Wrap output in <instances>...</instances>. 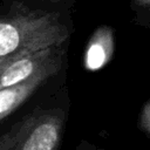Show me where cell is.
<instances>
[{
    "instance_id": "cell-1",
    "label": "cell",
    "mask_w": 150,
    "mask_h": 150,
    "mask_svg": "<svg viewBox=\"0 0 150 150\" xmlns=\"http://www.w3.org/2000/svg\"><path fill=\"white\" fill-rule=\"evenodd\" d=\"M68 36L67 26L56 14L12 5L0 14V73L32 52L61 46Z\"/></svg>"
},
{
    "instance_id": "cell-2",
    "label": "cell",
    "mask_w": 150,
    "mask_h": 150,
    "mask_svg": "<svg viewBox=\"0 0 150 150\" xmlns=\"http://www.w3.org/2000/svg\"><path fill=\"white\" fill-rule=\"evenodd\" d=\"M63 120L59 109L36 110L0 136V150H57Z\"/></svg>"
},
{
    "instance_id": "cell-3",
    "label": "cell",
    "mask_w": 150,
    "mask_h": 150,
    "mask_svg": "<svg viewBox=\"0 0 150 150\" xmlns=\"http://www.w3.org/2000/svg\"><path fill=\"white\" fill-rule=\"evenodd\" d=\"M62 54L61 46H54L32 52L12 62L0 73V90L23 82L47 67L62 64Z\"/></svg>"
},
{
    "instance_id": "cell-4",
    "label": "cell",
    "mask_w": 150,
    "mask_h": 150,
    "mask_svg": "<svg viewBox=\"0 0 150 150\" xmlns=\"http://www.w3.org/2000/svg\"><path fill=\"white\" fill-rule=\"evenodd\" d=\"M61 64H54L40 70L38 74L32 76L30 79L1 89L0 90V120L8 116L12 111L18 109L20 104H22L42 83H45L50 76L56 74L60 69Z\"/></svg>"
},
{
    "instance_id": "cell-5",
    "label": "cell",
    "mask_w": 150,
    "mask_h": 150,
    "mask_svg": "<svg viewBox=\"0 0 150 150\" xmlns=\"http://www.w3.org/2000/svg\"><path fill=\"white\" fill-rule=\"evenodd\" d=\"M112 53V30L108 26H102L95 30L87 45L84 53V67L91 71L100 70L110 61Z\"/></svg>"
},
{
    "instance_id": "cell-6",
    "label": "cell",
    "mask_w": 150,
    "mask_h": 150,
    "mask_svg": "<svg viewBox=\"0 0 150 150\" xmlns=\"http://www.w3.org/2000/svg\"><path fill=\"white\" fill-rule=\"evenodd\" d=\"M131 8L137 14L138 22L150 25V0H132Z\"/></svg>"
},
{
    "instance_id": "cell-7",
    "label": "cell",
    "mask_w": 150,
    "mask_h": 150,
    "mask_svg": "<svg viewBox=\"0 0 150 150\" xmlns=\"http://www.w3.org/2000/svg\"><path fill=\"white\" fill-rule=\"evenodd\" d=\"M138 125H139L141 130H143L145 134L150 135V100H148L144 103V105L141 110Z\"/></svg>"
},
{
    "instance_id": "cell-8",
    "label": "cell",
    "mask_w": 150,
    "mask_h": 150,
    "mask_svg": "<svg viewBox=\"0 0 150 150\" xmlns=\"http://www.w3.org/2000/svg\"><path fill=\"white\" fill-rule=\"evenodd\" d=\"M47 1H50V2H60V1H64V0H47Z\"/></svg>"
}]
</instances>
